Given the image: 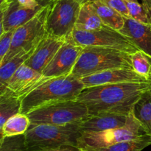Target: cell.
I'll use <instances>...</instances> for the list:
<instances>
[{"label":"cell","mask_w":151,"mask_h":151,"mask_svg":"<svg viewBox=\"0 0 151 151\" xmlns=\"http://www.w3.org/2000/svg\"><path fill=\"white\" fill-rule=\"evenodd\" d=\"M150 90V82L106 84L85 88L77 100L86 106L90 116L103 113L128 116L143 94Z\"/></svg>","instance_id":"obj_1"},{"label":"cell","mask_w":151,"mask_h":151,"mask_svg":"<svg viewBox=\"0 0 151 151\" xmlns=\"http://www.w3.org/2000/svg\"><path fill=\"white\" fill-rule=\"evenodd\" d=\"M85 88L83 83L72 75L51 78L32 90L22 100L21 113L29 112L59 102L75 100Z\"/></svg>","instance_id":"obj_2"},{"label":"cell","mask_w":151,"mask_h":151,"mask_svg":"<svg viewBox=\"0 0 151 151\" xmlns=\"http://www.w3.org/2000/svg\"><path fill=\"white\" fill-rule=\"evenodd\" d=\"M114 69H133L129 53L101 47H84L71 75L77 78Z\"/></svg>","instance_id":"obj_3"},{"label":"cell","mask_w":151,"mask_h":151,"mask_svg":"<svg viewBox=\"0 0 151 151\" xmlns=\"http://www.w3.org/2000/svg\"><path fill=\"white\" fill-rule=\"evenodd\" d=\"M78 122L64 125H31L25 133L27 151H43L63 145L78 147L82 135Z\"/></svg>","instance_id":"obj_4"},{"label":"cell","mask_w":151,"mask_h":151,"mask_svg":"<svg viewBox=\"0 0 151 151\" xmlns=\"http://www.w3.org/2000/svg\"><path fill=\"white\" fill-rule=\"evenodd\" d=\"M31 125H64L90 116L88 108L77 99L43 106L27 114Z\"/></svg>","instance_id":"obj_5"},{"label":"cell","mask_w":151,"mask_h":151,"mask_svg":"<svg viewBox=\"0 0 151 151\" xmlns=\"http://www.w3.org/2000/svg\"><path fill=\"white\" fill-rule=\"evenodd\" d=\"M50 5L44 6L28 22L16 28L9 52L0 62V66L11 59L21 51L35 49L47 34L46 19Z\"/></svg>","instance_id":"obj_6"},{"label":"cell","mask_w":151,"mask_h":151,"mask_svg":"<svg viewBox=\"0 0 151 151\" xmlns=\"http://www.w3.org/2000/svg\"><path fill=\"white\" fill-rule=\"evenodd\" d=\"M147 135L144 129L134 116L133 113L128 116L124 126L114 129L95 133H84L78 139L80 149L104 147L122 142L135 139Z\"/></svg>","instance_id":"obj_7"},{"label":"cell","mask_w":151,"mask_h":151,"mask_svg":"<svg viewBox=\"0 0 151 151\" xmlns=\"http://www.w3.org/2000/svg\"><path fill=\"white\" fill-rule=\"evenodd\" d=\"M49 5L47 33L57 38H69L75 28L82 4L77 0H52Z\"/></svg>","instance_id":"obj_8"},{"label":"cell","mask_w":151,"mask_h":151,"mask_svg":"<svg viewBox=\"0 0 151 151\" xmlns=\"http://www.w3.org/2000/svg\"><path fill=\"white\" fill-rule=\"evenodd\" d=\"M72 38L83 47H101L114 49L129 54L139 51V49L119 31L105 27L94 31H83L75 29Z\"/></svg>","instance_id":"obj_9"},{"label":"cell","mask_w":151,"mask_h":151,"mask_svg":"<svg viewBox=\"0 0 151 151\" xmlns=\"http://www.w3.org/2000/svg\"><path fill=\"white\" fill-rule=\"evenodd\" d=\"M83 50V47L75 42L72 36L69 37L44 69L42 75L48 78L70 75Z\"/></svg>","instance_id":"obj_10"},{"label":"cell","mask_w":151,"mask_h":151,"mask_svg":"<svg viewBox=\"0 0 151 151\" xmlns=\"http://www.w3.org/2000/svg\"><path fill=\"white\" fill-rule=\"evenodd\" d=\"M51 78L44 77L42 73L32 68L23 64L16 71L9 81L5 91L23 100L29 93L36 88L45 81Z\"/></svg>","instance_id":"obj_11"},{"label":"cell","mask_w":151,"mask_h":151,"mask_svg":"<svg viewBox=\"0 0 151 151\" xmlns=\"http://www.w3.org/2000/svg\"><path fill=\"white\" fill-rule=\"evenodd\" d=\"M85 88L122 83L150 82L134 69H114L79 78ZM151 83V82H150Z\"/></svg>","instance_id":"obj_12"},{"label":"cell","mask_w":151,"mask_h":151,"mask_svg":"<svg viewBox=\"0 0 151 151\" xmlns=\"http://www.w3.org/2000/svg\"><path fill=\"white\" fill-rule=\"evenodd\" d=\"M66 40L47 33L24 64L42 73Z\"/></svg>","instance_id":"obj_13"},{"label":"cell","mask_w":151,"mask_h":151,"mask_svg":"<svg viewBox=\"0 0 151 151\" xmlns=\"http://www.w3.org/2000/svg\"><path fill=\"white\" fill-rule=\"evenodd\" d=\"M128 116L115 114L103 113L88 116L78 122V127L82 134L95 133L121 128L126 124Z\"/></svg>","instance_id":"obj_14"},{"label":"cell","mask_w":151,"mask_h":151,"mask_svg":"<svg viewBox=\"0 0 151 151\" xmlns=\"http://www.w3.org/2000/svg\"><path fill=\"white\" fill-rule=\"evenodd\" d=\"M137 48L151 56V25L125 18V24L119 30Z\"/></svg>","instance_id":"obj_15"},{"label":"cell","mask_w":151,"mask_h":151,"mask_svg":"<svg viewBox=\"0 0 151 151\" xmlns=\"http://www.w3.org/2000/svg\"><path fill=\"white\" fill-rule=\"evenodd\" d=\"M42 7L36 9H29L22 7L14 0L10 5V9L0 22V35L5 31L16 29L27 22L30 20Z\"/></svg>","instance_id":"obj_16"},{"label":"cell","mask_w":151,"mask_h":151,"mask_svg":"<svg viewBox=\"0 0 151 151\" xmlns=\"http://www.w3.org/2000/svg\"><path fill=\"white\" fill-rule=\"evenodd\" d=\"M105 27H108L104 24L91 3L87 1L82 4L75 29L83 31H94Z\"/></svg>","instance_id":"obj_17"},{"label":"cell","mask_w":151,"mask_h":151,"mask_svg":"<svg viewBox=\"0 0 151 151\" xmlns=\"http://www.w3.org/2000/svg\"><path fill=\"white\" fill-rule=\"evenodd\" d=\"M97 14L106 27L119 31L125 24V18L117 10L102 2L100 0H90Z\"/></svg>","instance_id":"obj_18"},{"label":"cell","mask_w":151,"mask_h":151,"mask_svg":"<svg viewBox=\"0 0 151 151\" xmlns=\"http://www.w3.org/2000/svg\"><path fill=\"white\" fill-rule=\"evenodd\" d=\"M35 49L30 51H21L6 63L0 66V94L4 92L6 89L7 83L16 71L24 64L28 58L33 53Z\"/></svg>","instance_id":"obj_19"},{"label":"cell","mask_w":151,"mask_h":151,"mask_svg":"<svg viewBox=\"0 0 151 151\" xmlns=\"http://www.w3.org/2000/svg\"><path fill=\"white\" fill-rule=\"evenodd\" d=\"M133 114L139 121L147 135L151 137V91L143 94L134 106Z\"/></svg>","instance_id":"obj_20"},{"label":"cell","mask_w":151,"mask_h":151,"mask_svg":"<svg viewBox=\"0 0 151 151\" xmlns=\"http://www.w3.org/2000/svg\"><path fill=\"white\" fill-rule=\"evenodd\" d=\"M22 100L4 91L0 94V130L11 116L21 113Z\"/></svg>","instance_id":"obj_21"},{"label":"cell","mask_w":151,"mask_h":151,"mask_svg":"<svg viewBox=\"0 0 151 151\" xmlns=\"http://www.w3.org/2000/svg\"><path fill=\"white\" fill-rule=\"evenodd\" d=\"M30 125V120L27 114L19 113L9 118L0 130V139L4 137L24 134Z\"/></svg>","instance_id":"obj_22"},{"label":"cell","mask_w":151,"mask_h":151,"mask_svg":"<svg viewBox=\"0 0 151 151\" xmlns=\"http://www.w3.org/2000/svg\"><path fill=\"white\" fill-rule=\"evenodd\" d=\"M151 145V137L145 135L135 139L122 142L104 147L81 149L84 151H142Z\"/></svg>","instance_id":"obj_23"},{"label":"cell","mask_w":151,"mask_h":151,"mask_svg":"<svg viewBox=\"0 0 151 151\" xmlns=\"http://www.w3.org/2000/svg\"><path fill=\"white\" fill-rule=\"evenodd\" d=\"M130 55L133 69L151 82V56L141 50L131 53Z\"/></svg>","instance_id":"obj_24"},{"label":"cell","mask_w":151,"mask_h":151,"mask_svg":"<svg viewBox=\"0 0 151 151\" xmlns=\"http://www.w3.org/2000/svg\"><path fill=\"white\" fill-rule=\"evenodd\" d=\"M0 151H27L25 134L1 139Z\"/></svg>","instance_id":"obj_25"},{"label":"cell","mask_w":151,"mask_h":151,"mask_svg":"<svg viewBox=\"0 0 151 151\" xmlns=\"http://www.w3.org/2000/svg\"><path fill=\"white\" fill-rule=\"evenodd\" d=\"M129 12L130 17L136 21L151 25V14L148 10L139 1H130L125 0Z\"/></svg>","instance_id":"obj_26"},{"label":"cell","mask_w":151,"mask_h":151,"mask_svg":"<svg viewBox=\"0 0 151 151\" xmlns=\"http://www.w3.org/2000/svg\"><path fill=\"white\" fill-rule=\"evenodd\" d=\"M16 29L5 31L0 35V62H1L9 52Z\"/></svg>","instance_id":"obj_27"},{"label":"cell","mask_w":151,"mask_h":151,"mask_svg":"<svg viewBox=\"0 0 151 151\" xmlns=\"http://www.w3.org/2000/svg\"><path fill=\"white\" fill-rule=\"evenodd\" d=\"M102 2L117 10L124 17L130 18L129 12L125 0H100Z\"/></svg>","instance_id":"obj_28"},{"label":"cell","mask_w":151,"mask_h":151,"mask_svg":"<svg viewBox=\"0 0 151 151\" xmlns=\"http://www.w3.org/2000/svg\"><path fill=\"white\" fill-rule=\"evenodd\" d=\"M18 4L22 7L29 9H36L41 7L37 0H16Z\"/></svg>","instance_id":"obj_29"},{"label":"cell","mask_w":151,"mask_h":151,"mask_svg":"<svg viewBox=\"0 0 151 151\" xmlns=\"http://www.w3.org/2000/svg\"><path fill=\"white\" fill-rule=\"evenodd\" d=\"M43 151H81V149L78 147L73 145H63L60 147H55V148L48 149Z\"/></svg>","instance_id":"obj_30"},{"label":"cell","mask_w":151,"mask_h":151,"mask_svg":"<svg viewBox=\"0 0 151 151\" xmlns=\"http://www.w3.org/2000/svg\"><path fill=\"white\" fill-rule=\"evenodd\" d=\"M37 1H38V4H39L40 5L44 7V6H46L47 5V4H50L52 0H37ZM77 1H79L81 4H84V3L87 2V1H89L90 0H77Z\"/></svg>","instance_id":"obj_31"},{"label":"cell","mask_w":151,"mask_h":151,"mask_svg":"<svg viewBox=\"0 0 151 151\" xmlns=\"http://www.w3.org/2000/svg\"><path fill=\"white\" fill-rule=\"evenodd\" d=\"M142 4H143V6L148 10L149 13L151 14V0H142Z\"/></svg>","instance_id":"obj_32"},{"label":"cell","mask_w":151,"mask_h":151,"mask_svg":"<svg viewBox=\"0 0 151 151\" xmlns=\"http://www.w3.org/2000/svg\"><path fill=\"white\" fill-rule=\"evenodd\" d=\"M127 1H136V2H137V1H138V0H127Z\"/></svg>","instance_id":"obj_33"},{"label":"cell","mask_w":151,"mask_h":151,"mask_svg":"<svg viewBox=\"0 0 151 151\" xmlns=\"http://www.w3.org/2000/svg\"><path fill=\"white\" fill-rule=\"evenodd\" d=\"M81 151H84V150H81Z\"/></svg>","instance_id":"obj_34"},{"label":"cell","mask_w":151,"mask_h":151,"mask_svg":"<svg viewBox=\"0 0 151 151\" xmlns=\"http://www.w3.org/2000/svg\"><path fill=\"white\" fill-rule=\"evenodd\" d=\"M150 91H151V90H150Z\"/></svg>","instance_id":"obj_35"}]
</instances>
